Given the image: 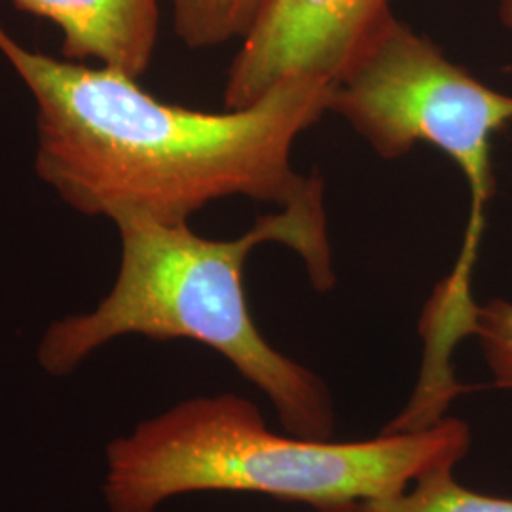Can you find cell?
Returning <instances> with one entry per match:
<instances>
[{
    "instance_id": "8",
    "label": "cell",
    "mask_w": 512,
    "mask_h": 512,
    "mask_svg": "<svg viewBox=\"0 0 512 512\" xmlns=\"http://www.w3.org/2000/svg\"><path fill=\"white\" fill-rule=\"evenodd\" d=\"M173 27L188 48L243 40L270 0H169Z\"/></svg>"
},
{
    "instance_id": "6",
    "label": "cell",
    "mask_w": 512,
    "mask_h": 512,
    "mask_svg": "<svg viewBox=\"0 0 512 512\" xmlns=\"http://www.w3.org/2000/svg\"><path fill=\"white\" fill-rule=\"evenodd\" d=\"M61 31L63 57L141 78L158 42V0H10Z\"/></svg>"
},
{
    "instance_id": "2",
    "label": "cell",
    "mask_w": 512,
    "mask_h": 512,
    "mask_svg": "<svg viewBox=\"0 0 512 512\" xmlns=\"http://www.w3.org/2000/svg\"><path fill=\"white\" fill-rule=\"evenodd\" d=\"M120 266L92 311L73 313L44 330L37 363L65 378L93 353L124 336L190 340L217 351L275 408L285 433L329 440L336 414L325 380L283 355L262 336L245 294V264L262 243H283L302 258L315 291L336 285L325 196L291 203L256 220L236 239H209L188 222L145 217L114 222Z\"/></svg>"
},
{
    "instance_id": "9",
    "label": "cell",
    "mask_w": 512,
    "mask_h": 512,
    "mask_svg": "<svg viewBox=\"0 0 512 512\" xmlns=\"http://www.w3.org/2000/svg\"><path fill=\"white\" fill-rule=\"evenodd\" d=\"M475 334L495 387L512 391V302L495 298L478 306Z\"/></svg>"
},
{
    "instance_id": "3",
    "label": "cell",
    "mask_w": 512,
    "mask_h": 512,
    "mask_svg": "<svg viewBox=\"0 0 512 512\" xmlns=\"http://www.w3.org/2000/svg\"><path fill=\"white\" fill-rule=\"evenodd\" d=\"M469 448L471 429L454 418L351 442L277 435L251 401L219 393L186 399L110 440L101 488L109 512H156L198 492L353 512L403 494L437 467L458 465Z\"/></svg>"
},
{
    "instance_id": "5",
    "label": "cell",
    "mask_w": 512,
    "mask_h": 512,
    "mask_svg": "<svg viewBox=\"0 0 512 512\" xmlns=\"http://www.w3.org/2000/svg\"><path fill=\"white\" fill-rule=\"evenodd\" d=\"M393 18L389 0H270L241 40L224 109H245L285 82L336 84Z\"/></svg>"
},
{
    "instance_id": "1",
    "label": "cell",
    "mask_w": 512,
    "mask_h": 512,
    "mask_svg": "<svg viewBox=\"0 0 512 512\" xmlns=\"http://www.w3.org/2000/svg\"><path fill=\"white\" fill-rule=\"evenodd\" d=\"M0 55L37 110L38 179L71 209L112 224L188 222L209 203L325 196L293 167L296 139L329 112L332 84L294 80L245 109L165 103L139 78L27 48L0 21Z\"/></svg>"
},
{
    "instance_id": "4",
    "label": "cell",
    "mask_w": 512,
    "mask_h": 512,
    "mask_svg": "<svg viewBox=\"0 0 512 512\" xmlns=\"http://www.w3.org/2000/svg\"><path fill=\"white\" fill-rule=\"evenodd\" d=\"M329 112L342 116L384 160H399L427 143L458 165L469 184L471 211L458 262L435 293L471 300L486 209L495 192L492 143L512 122V95L488 88L393 16L332 84Z\"/></svg>"
},
{
    "instance_id": "10",
    "label": "cell",
    "mask_w": 512,
    "mask_h": 512,
    "mask_svg": "<svg viewBox=\"0 0 512 512\" xmlns=\"http://www.w3.org/2000/svg\"><path fill=\"white\" fill-rule=\"evenodd\" d=\"M499 16L503 25L512 29V0H499Z\"/></svg>"
},
{
    "instance_id": "11",
    "label": "cell",
    "mask_w": 512,
    "mask_h": 512,
    "mask_svg": "<svg viewBox=\"0 0 512 512\" xmlns=\"http://www.w3.org/2000/svg\"><path fill=\"white\" fill-rule=\"evenodd\" d=\"M353 512H357V509H355V511H353Z\"/></svg>"
},
{
    "instance_id": "7",
    "label": "cell",
    "mask_w": 512,
    "mask_h": 512,
    "mask_svg": "<svg viewBox=\"0 0 512 512\" xmlns=\"http://www.w3.org/2000/svg\"><path fill=\"white\" fill-rule=\"evenodd\" d=\"M454 467H437L414 480L412 490L365 501L357 512H512V499L478 494L461 486Z\"/></svg>"
}]
</instances>
